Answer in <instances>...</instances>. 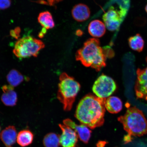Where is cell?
Segmentation results:
<instances>
[{
    "label": "cell",
    "instance_id": "22",
    "mask_svg": "<svg viewBox=\"0 0 147 147\" xmlns=\"http://www.w3.org/2000/svg\"><path fill=\"white\" fill-rule=\"evenodd\" d=\"M11 4V0H0V9L4 10L8 8Z\"/></svg>",
    "mask_w": 147,
    "mask_h": 147
},
{
    "label": "cell",
    "instance_id": "6",
    "mask_svg": "<svg viewBox=\"0 0 147 147\" xmlns=\"http://www.w3.org/2000/svg\"><path fill=\"white\" fill-rule=\"evenodd\" d=\"M116 84L110 77L102 74L93 84L92 91L95 95L100 98H107L116 90Z\"/></svg>",
    "mask_w": 147,
    "mask_h": 147
},
{
    "label": "cell",
    "instance_id": "9",
    "mask_svg": "<svg viewBox=\"0 0 147 147\" xmlns=\"http://www.w3.org/2000/svg\"><path fill=\"white\" fill-rule=\"evenodd\" d=\"M62 131L60 136V145L63 147H79L78 142V135L72 128L64 124H59Z\"/></svg>",
    "mask_w": 147,
    "mask_h": 147
},
{
    "label": "cell",
    "instance_id": "23",
    "mask_svg": "<svg viewBox=\"0 0 147 147\" xmlns=\"http://www.w3.org/2000/svg\"><path fill=\"white\" fill-rule=\"evenodd\" d=\"M20 30L19 28H16V30L14 31H12L11 32V35L14 37L17 38L19 34Z\"/></svg>",
    "mask_w": 147,
    "mask_h": 147
},
{
    "label": "cell",
    "instance_id": "1",
    "mask_svg": "<svg viewBox=\"0 0 147 147\" xmlns=\"http://www.w3.org/2000/svg\"><path fill=\"white\" fill-rule=\"evenodd\" d=\"M106 99L92 94L86 95L77 107L75 117L82 124L91 129L102 126L105 121Z\"/></svg>",
    "mask_w": 147,
    "mask_h": 147
},
{
    "label": "cell",
    "instance_id": "26",
    "mask_svg": "<svg viewBox=\"0 0 147 147\" xmlns=\"http://www.w3.org/2000/svg\"><path fill=\"white\" fill-rule=\"evenodd\" d=\"M145 10H146V12L147 13V4L146 5V7H145Z\"/></svg>",
    "mask_w": 147,
    "mask_h": 147
},
{
    "label": "cell",
    "instance_id": "25",
    "mask_svg": "<svg viewBox=\"0 0 147 147\" xmlns=\"http://www.w3.org/2000/svg\"><path fill=\"white\" fill-rule=\"evenodd\" d=\"M83 32H82V31L80 30H78L76 31V34L78 36H81Z\"/></svg>",
    "mask_w": 147,
    "mask_h": 147
},
{
    "label": "cell",
    "instance_id": "13",
    "mask_svg": "<svg viewBox=\"0 0 147 147\" xmlns=\"http://www.w3.org/2000/svg\"><path fill=\"white\" fill-rule=\"evenodd\" d=\"M73 17L76 21L82 22L88 19L90 15V11L87 5L80 3L74 7L71 10Z\"/></svg>",
    "mask_w": 147,
    "mask_h": 147
},
{
    "label": "cell",
    "instance_id": "21",
    "mask_svg": "<svg viewBox=\"0 0 147 147\" xmlns=\"http://www.w3.org/2000/svg\"><path fill=\"white\" fill-rule=\"evenodd\" d=\"M62 1L63 0H39L38 3L41 4L53 6Z\"/></svg>",
    "mask_w": 147,
    "mask_h": 147
},
{
    "label": "cell",
    "instance_id": "11",
    "mask_svg": "<svg viewBox=\"0 0 147 147\" xmlns=\"http://www.w3.org/2000/svg\"><path fill=\"white\" fill-rule=\"evenodd\" d=\"M17 135L15 127L9 126L1 131L0 137L5 147H13L17 140Z\"/></svg>",
    "mask_w": 147,
    "mask_h": 147
},
{
    "label": "cell",
    "instance_id": "4",
    "mask_svg": "<svg viewBox=\"0 0 147 147\" xmlns=\"http://www.w3.org/2000/svg\"><path fill=\"white\" fill-rule=\"evenodd\" d=\"M80 89V84L74 78L65 73L60 75L57 97L65 111L71 110Z\"/></svg>",
    "mask_w": 147,
    "mask_h": 147
},
{
    "label": "cell",
    "instance_id": "3",
    "mask_svg": "<svg viewBox=\"0 0 147 147\" xmlns=\"http://www.w3.org/2000/svg\"><path fill=\"white\" fill-rule=\"evenodd\" d=\"M128 135L142 136L147 133V120L142 111L136 107L128 108L124 115L118 117Z\"/></svg>",
    "mask_w": 147,
    "mask_h": 147
},
{
    "label": "cell",
    "instance_id": "27",
    "mask_svg": "<svg viewBox=\"0 0 147 147\" xmlns=\"http://www.w3.org/2000/svg\"><path fill=\"white\" fill-rule=\"evenodd\" d=\"M1 127H0V137H1Z\"/></svg>",
    "mask_w": 147,
    "mask_h": 147
},
{
    "label": "cell",
    "instance_id": "20",
    "mask_svg": "<svg viewBox=\"0 0 147 147\" xmlns=\"http://www.w3.org/2000/svg\"><path fill=\"white\" fill-rule=\"evenodd\" d=\"M43 143L45 147H59L60 145V136L54 133H49L44 138Z\"/></svg>",
    "mask_w": 147,
    "mask_h": 147
},
{
    "label": "cell",
    "instance_id": "15",
    "mask_svg": "<svg viewBox=\"0 0 147 147\" xmlns=\"http://www.w3.org/2000/svg\"><path fill=\"white\" fill-rule=\"evenodd\" d=\"M88 32L92 36L95 38H100L106 32L105 24L99 20H94L90 23L88 26Z\"/></svg>",
    "mask_w": 147,
    "mask_h": 147
},
{
    "label": "cell",
    "instance_id": "19",
    "mask_svg": "<svg viewBox=\"0 0 147 147\" xmlns=\"http://www.w3.org/2000/svg\"><path fill=\"white\" fill-rule=\"evenodd\" d=\"M7 78L10 85L13 87L19 85L24 79L23 75L19 71L14 69L11 70L9 72Z\"/></svg>",
    "mask_w": 147,
    "mask_h": 147
},
{
    "label": "cell",
    "instance_id": "8",
    "mask_svg": "<svg viewBox=\"0 0 147 147\" xmlns=\"http://www.w3.org/2000/svg\"><path fill=\"white\" fill-rule=\"evenodd\" d=\"M147 62V57L146 59ZM137 80L135 86L136 96L137 98L147 101V67L143 69H138Z\"/></svg>",
    "mask_w": 147,
    "mask_h": 147
},
{
    "label": "cell",
    "instance_id": "14",
    "mask_svg": "<svg viewBox=\"0 0 147 147\" xmlns=\"http://www.w3.org/2000/svg\"><path fill=\"white\" fill-rule=\"evenodd\" d=\"M105 106L106 109L109 113L113 114L117 113L122 110L123 103L118 97L110 96L106 98Z\"/></svg>",
    "mask_w": 147,
    "mask_h": 147
},
{
    "label": "cell",
    "instance_id": "2",
    "mask_svg": "<svg viewBox=\"0 0 147 147\" xmlns=\"http://www.w3.org/2000/svg\"><path fill=\"white\" fill-rule=\"evenodd\" d=\"M106 58L105 49L100 47V41L97 38L88 39L76 54L77 61L85 67H90L97 71L106 66Z\"/></svg>",
    "mask_w": 147,
    "mask_h": 147
},
{
    "label": "cell",
    "instance_id": "5",
    "mask_svg": "<svg viewBox=\"0 0 147 147\" xmlns=\"http://www.w3.org/2000/svg\"><path fill=\"white\" fill-rule=\"evenodd\" d=\"M45 47V44L41 40L31 36H24L16 42L13 53L18 58L37 57L40 51Z\"/></svg>",
    "mask_w": 147,
    "mask_h": 147
},
{
    "label": "cell",
    "instance_id": "7",
    "mask_svg": "<svg viewBox=\"0 0 147 147\" xmlns=\"http://www.w3.org/2000/svg\"><path fill=\"white\" fill-rule=\"evenodd\" d=\"M128 10L120 9L112 6L103 16V20L108 30L115 31L119 28Z\"/></svg>",
    "mask_w": 147,
    "mask_h": 147
},
{
    "label": "cell",
    "instance_id": "12",
    "mask_svg": "<svg viewBox=\"0 0 147 147\" xmlns=\"http://www.w3.org/2000/svg\"><path fill=\"white\" fill-rule=\"evenodd\" d=\"M2 90L3 93L1 100L3 103L7 106H15L17 102L18 96L14 87L10 85H5L3 86Z\"/></svg>",
    "mask_w": 147,
    "mask_h": 147
},
{
    "label": "cell",
    "instance_id": "17",
    "mask_svg": "<svg viewBox=\"0 0 147 147\" xmlns=\"http://www.w3.org/2000/svg\"><path fill=\"white\" fill-rule=\"evenodd\" d=\"M129 45L133 50L141 52L143 50L144 41L140 34H137L130 37L128 40Z\"/></svg>",
    "mask_w": 147,
    "mask_h": 147
},
{
    "label": "cell",
    "instance_id": "24",
    "mask_svg": "<svg viewBox=\"0 0 147 147\" xmlns=\"http://www.w3.org/2000/svg\"><path fill=\"white\" fill-rule=\"evenodd\" d=\"M47 29L45 28H42L41 32L39 33V36H38L40 38H41L43 37L44 35L47 32Z\"/></svg>",
    "mask_w": 147,
    "mask_h": 147
},
{
    "label": "cell",
    "instance_id": "16",
    "mask_svg": "<svg viewBox=\"0 0 147 147\" xmlns=\"http://www.w3.org/2000/svg\"><path fill=\"white\" fill-rule=\"evenodd\" d=\"M34 138V134L32 132L29 130L25 129L18 133L16 140L20 146L24 147L32 144Z\"/></svg>",
    "mask_w": 147,
    "mask_h": 147
},
{
    "label": "cell",
    "instance_id": "10",
    "mask_svg": "<svg viewBox=\"0 0 147 147\" xmlns=\"http://www.w3.org/2000/svg\"><path fill=\"white\" fill-rule=\"evenodd\" d=\"M63 124L72 128L76 132L81 141L87 143L91 136V131L87 126L83 124L78 125L71 119H67L63 121Z\"/></svg>",
    "mask_w": 147,
    "mask_h": 147
},
{
    "label": "cell",
    "instance_id": "18",
    "mask_svg": "<svg viewBox=\"0 0 147 147\" xmlns=\"http://www.w3.org/2000/svg\"><path fill=\"white\" fill-rule=\"evenodd\" d=\"M38 21L42 26L47 29H52L55 26L52 15L47 11L41 12L39 14Z\"/></svg>",
    "mask_w": 147,
    "mask_h": 147
}]
</instances>
